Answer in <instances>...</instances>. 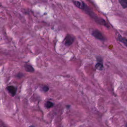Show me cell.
<instances>
[{"label":"cell","mask_w":127,"mask_h":127,"mask_svg":"<svg viewBox=\"0 0 127 127\" xmlns=\"http://www.w3.org/2000/svg\"><path fill=\"white\" fill-rule=\"evenodd\" d=\"M74 41V37L70 35V34H67L65 36L64 40V44L65 46H70L71 45Z\"/></svg>","instance_id":"obj_1"},{"label":"cell","mask_w":127,"mask_h":127,"mask_svg":"<svg viewBox=\"0 0 127 127\" xmlns=\"http://www.w3.org/2000/svg\"><path fill=\"white\" fill-rule=\"evenodd\" d=\"M92 34L94 37H95L96 39L98 40L101 41H104L105 40V37H104L102 33L98 30H93L92 33Z\"/></svg>","instance_id":"obj_2"},{"label":"cell","mask_w":127,"mask_h":127,"mask_svg":"<svg viewBox=\"0 0 127 127\" xmlns=\"http://www.w3.org/2000/svg\"><path fill=\"white\" fill-rule=\"evenodd\" d=\"M7 90H8V92L11 94V96H14L16 94V88L14 86H8L6 87Z\"/></svg>","instance_id":"obj_3"},{"label":"cell","mask_w":127,"mask_h":127,"mask_svg":"<svg viewBox=\"0 0 127 127\" xmlns=\"http://www.w3.org/2000/svg\"><path fill=\"white\" fill-rule=\"evenodd\" d=\"M73 3L76 7L82 9L85 5V3L83 1H80L79 0H73Z\"/></svg>","instance_id":"obj_4"},{"label":"cell","mask_w":127,"mask_h":127,"mask_svg":"<svg viewBox=\"0 0 127 127\" xmlns=\"http://www.w3.org/2000/svg\"><path fill=\"white\" fill-rule=\"evenodd\" d=\"M118 39L120 42L123 43V44H124L127 47V38L122 37L120 35H119L118 37Z\"/></svg>","instance_id":"obj_5"},{"label":"cell","mask_w":127,"mask_h":127,"mask_svg":"<svg viewBox=\"0 0 127 127\" xmlns=\"http://www.w3.org/2000/svg\"><path fill=\"white\" fill-rule=\"evenodd\" d=\"M24 68L27 72H33L34 71V69L33 66L28 64H25L24 65Z\"/></svg>","instance_id":"obj_6"},{"label":"cell","mask_w":127,"mask_h":127,"mask_svg":"<svg viewBox=\"0 0 127 127\" xmlns=\"http://www.w3.org/2000/svg\"><path fill=\"white\" fill-rule=\"evenodd\" d=\"M120 4L124 8H127V0H119Z\"/></svg>","instance_id":"obj_7"},{"label":"cell","mask_w":127,"mask_h":127,"mask_svg":"<svg viewBox=\"0 0 127 127\" xmlns=\"http://www.w3.org/2000/svg\"><path fill=\"white\" fill-rule=\"evenodd\" d=\"M95 67L97 69L101 70L103 68V65L101 63H97L95 65Z\"/></svg>","instance_id":"obj_8"},{"label":"cell","mask_w":127,"mask_h":127,"mask_svg":"<svg viewBox=\"0 0 127 127\" xmlns=\"http://www.w3.org/2000/svg\"><path fill=\"white\" fill-rule=\"evenodd\" d=\"M53 106H54L53 103H52V102H51L50 101H47L45 104V106L47 108H50L52 107Z\"/></svg>","instance_id":"obj_9"},{"label":"cell","mask_w":127,"mask_h":127,"mask_svg":"<svg viewBox=\"0 0 127 127\" xmlns=\"http://www.w3.org/2000/svg\"><path fill=\"white\" fill-rule=\"evenodd\" d=\"M42 89V90L44 92H47L49 90V88L48 87V86H46V85L43 86Z\"/></svg>","instance_id":"obj_10"},{"label":"cell","mask_w":127,"mask_h":127,"mask_svg":"<svg viewBox=\"0 0 127 127\" xmlns=\"http://www.w3.org/2000/svg\"><path fill=\"white\" fill-rule=\"evenodd\" d=\"M23 75H23V73L19 72V73H18L17 74H16V77H18V78H21L22 77H23Z\"/></svg>","instance_id":"obj_11"},{"label":"cell","mask_w":127,"mask_h":127,"mask_svg":"<svg viewBox=\"0 0 127 127\" xmlns=\"http://www.w3.org/2000/svg\"></svg>","instance_id":"obj_12"}]
</instances>
